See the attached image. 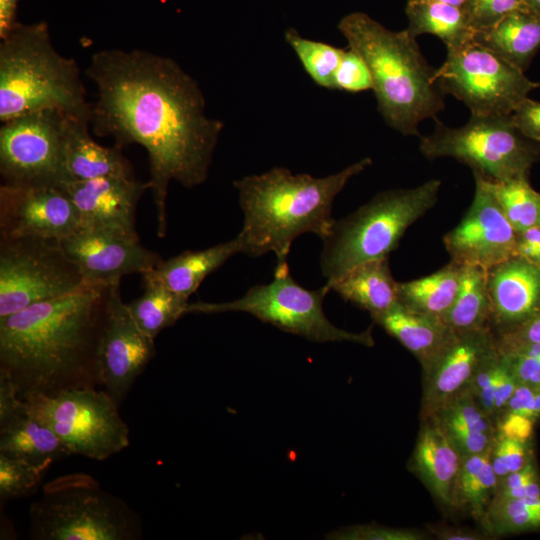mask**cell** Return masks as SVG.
<instances>
[{
  "label": "cell",
  "instance_id": "cell-1",
  "mask_svg": "<svg viewBox=\"0 0 540 540\" xmlns=\"http://www.w3.org/2000/svg\"><path fill=\"white\" fill-rule=\"evenodd\" d=\"M86 75L97 89L90 121L96 134L147 152L157 233L164 237L170 182L193 188L207 180L224 123L208 116L199 84L170 57L103 49L91 56Z\"/></svg>",
  "mask_w": 540,
  "mask_h": 540
},
{
  "label": "cell",
  "instance_id": "cell-2",
  "mask_svg": "<svg viewBox=\"0 0 540 540\" xmlns=\"http://www.w3.org/2000/svg\"><path fill=\"white\" fill-rule=\"evenodd\" d=\"M113 284L87 282L0 318V372L22 400L101 385L98 347Z\"/></svg>",
  "mask_w": 540,
  "mask_h": 540
},
{
  "label": "cell",
  "instance_id": "cell-3",
  "mask_svg": "<svg viewBox=\"0 0 540 540\" xmlns=\"http://www.w3.org/2000/svg\"><path fill=\"white\" fill-rule=\"evenodd\" d=\"M372 164L370 157L326 177L293 174L285 167L235 180L243 226L237 235L242 253L259 257L275 254L277 263L287 262L293 241L304 233L321 239L334 218L333 202L348 181Z\"/></svg>",
  "mask_w": 540,
  "mask_h": 540
},
{
  "label": "cell",
  "instance_id": "cell-4",
  "mask_svg": "<svg viewBox=\"0 0 540 540\" xmlns=\"http://www.w3.org/2000/svg\"><path fill=\"white\" fill-rule=\"evenodd\" d=\"M338 29L365 61L378 111L397 132L419 135V124L444 108V92L407 29L391 31L362 12L344 16Z\"/></svg>",
  "mask_w": 540,
  "mask_h": 540
},
{
  "label": "cell",
  "instance_id": "cell-5",
  "mask_svg": "<svg viewBox=\"0 0 540 540\" xmlns=\"http://www.w3.org/2000/svg\"><path fill=\"white\" fill-rule=\"evenodd\" d=\"M44 110L91 121L77 62L58 52L45 22H16L0 42V122Z\"/></svg>",
  "mask_w": 540,
  "mask_h": 540
},
{
  "label": "cell",
  "instance_id": "cell-6",
  "mask_svg": "<svg viewBox=\"0 0 540 540\" xmlns=\"http://www.w3.org/2000/svg\"><path fill=\"white\" fill-rule=\"evenodd\" d=\"M440 187V180L431 179L413 188L382 191L334 220L321 239L320 269L326 283L361 263L387 258L406 230L436 204Z\"/></svg>",
  "mask_w": 540,
  "mask_h": 540
},
{
  "label": "cell",
  "instance_id": "cell-7",
  "mask_svg": "<svg viewBox=\"0 0 540 540\" xmlns=\"http://www.w3.org/2000/svg\"><path fill=\"white\" fill-rule=\"evenodd\" d=\"M35 540H135L139 516L90 475L73 473L48 482L29 509Z\"/></svg>",
  "mask_w": 540,
  "mask_h": 540
},
{
  "label": "cell",
  "instance_id": "cell-8",
  "mask_svg": "<svg viewBox=\"0 0 540 540\" xmlns=\"http://www.w3.org/2000/svg\"><path fill=\"white\" fill-rule=\"evenodd\" d=\"M330 289L324 285L308 290L290 274L287 262L277 263L270 283L250 287L228 302L189 303L186 314L245 312L262 322L317 343L348 341L366 347L375 344L371 327L350 332L332 324L323 311V300Z\"/></svg>",
  "mask_w": 540,
  "mask_h": 540
},
{
  "label": "cell",
  "instance_id": "cell-9",
  "mask_svg": "<svg viewBox=\"0 0 540 540\" xmlns=\"http://www.w3.org/2000/svg\"><path fill=\"white\" fill-rule=\"evenodd\" d=\"M435 130L421 137L419 149L429 160L451 157L491 180L528 177L540 159V141L523 134L510 116L477 117L457 128L435 118Z\"/></svg>",
  "mask_w": 540,
  "mask_h": 540
},
{
  "label": "cell",
  "instance_id": "cell-10",
  "mask_svg": "<svg viewBox=\"0 0 540 540\" xmlns=\"http://www.w3.org/2000/svg\"><path fill=\"white\" fill-rule=\"evenodd\" d=\"M23 400L71 454L105 460L130 443L129 429L118 412V403L106 390L76 388Z\"/></svg>",
  "mask_w": 540,
  "mask_h": 540
},
{
  "label": "cell",
  "instance_id": "cell-11",
  "mask_svg": "<svg viewBox=\"0 0 540 540\" xmlns=\"http://www.w3.org/2000/svg\"><path fill=\"white\" fill-rule=\"evenodd\" d=\"M86 283L60 240L0 238V318Z\"/></svg>",
  "mask_w": 540,
  "mask_h": 540
},
{
  "label": "cell",
  "instance_id": "cell-12",
  "mask_svg": "<svg viewBox=\"0 0 540 540\" xmlns=\"http://www.w3.org/2000/svg\"><path fill=\"white\" fill-rule=\"evenodd\" d=\"M437 78L445 94L463 102L477 117L510 116L540 86L473 39L447 49Z\"/></svg>",
  "mask_w": 540,
  "mask_h": 540
},
{
  "label": "cell",
  "instance_id": "cell-13",
  "mask_svg": "<svg viewBox=\"0 0 540 540\" xmlns=\"http://www.w3.org/2000/svg\"><path fill=\"white\" fill-rule=\"evenodd\" d=\"M67 117L58 111L44 110L1 123L3 183L61 186L71 180L64 152Z\"/></svg>",
  "mask_w": 540,
  "mask_h": 540
},
{
  "label": "cell",
  "instance_id": "cell-14",
  "mask_svg": "<svg viewBox=\"0 0 540 540\" xmlns=\"http://www.w3.org/2000/svg\"><path fill=\"white\" fill-rule=\"evenodd\" d=\"M80 227V215L60 186L1 185L0 238L62 241Z\"/></svg>",
  "mask_w": 540,
  "mask_h": 540
},
{
  "label": "cell",
  "instance_id": "cell-15",
  "mask_svg": "<svg viewBox=\"0 0 540 540\" xmlns=\"http://www.w3.org/2000/svg\"><path fill=\"white\" fill-rule=\"evenodd\" d=\"M475 178L473 201L460 223L443 237L451 261L488 272L517 256V232L480 178Z\"/></svg>",
  "mask_w": 540,
  "mask_h": 540
},
{
  "label": "cell",
  "instance_id": "cell-16",
  "mask_svg": "<svg viewBox=\"0 0 540 540\" xmlns=\"http://www.w3.org/2000/svg\"><path fill=\"white\" fill-rule=\"evenodd\" d=\"M119 283L110 289L98 347L101 385L118 404L155 355L154 339L132 318L121 299Z\"/></svg>",
  "mask_w": 540,
  "mask_h": 540
},
{
  "label": "cell",
  "instance_id": "cell-17",
  "mask_svg": "<svg viewBox=\"0 0 540 540\" xmlns=\"http://www.w3.org/2000/svg\"><path fill=\"white\" fill-rule=\"evenodd\" d=\"M61 244L88 283L120 282L122 276L144 274L162 261L137 234L104 228L80 227Z\"/></svg>",
  "mask_w": 540,
  "mask_h": 540
},
{
  "label": "cell",
  "instance_id": "cell-18",
  "mask_svg": "<svg viewBox=\"0 0 540 540\" xmlns=\"http://www.w3.org/2000/svg\"><path fill=\"white\" fill-rule=\"evenodd\" d=\"M498 352L491 326L454 332L423 370L421 418L466 389L481 365Z\"/></svg>",
  "mask_w": 540,
  "mask_h": 540
},
{
  "label": "cell",
  "instance_id": "cell-19",
  "mask_svg": "<svg viewBox=\"0 0 540 540\" xmlns=\"http://www.w3.org/2000/svg\"><path fill=\"white\" fill-rule=\"evenodd\" d=\"M75 205L81 227L104 228L136 235L135 212L150 183L132 177L104 176L70 180L60 186Z\"/></svg>",
  "mask_w": 540,
  "mask_h": 540
},
{
  "label": "cell",
  "instance_id": "cell-20",
  "mask_svg": "<svg viewBox=\"0 0 540 540\" xmlns=\"http://www.w3.org/2000/svg\"><path fill=\"white\" fill-rule=\"evenodd\" d=\"M0 453L48 467L72 455L54 432L29 411L3 372H0Z\"/></svg>",
  "mask_w": 540,
  "mask_h": 540
},
{
  "label": "cell",
  "instance_id": "cell-21",
  "mask_svg": "<svg viewBox=\"0 0 540 540\" xmlns=\"http://www.w3.org/2000/svg\"><path fill=\"white\" fill-rule=\"evenodd\" d=\"M491 325L499 333L516 327L540 311V270L514 256L487 272Z\"/></svg>",
  "mask_w": 540,
  "mask_h": 540
},
{
  "label": "cell",
  "instance_id": "cell-22",
  "mask_svg": "<svg viewBox=\"0 0 540 540\" xmlns=\"http://www.w3.org/2000/svg\"><path fill=\"white\" fill-rule=\"evenodd\" d=\"M421 419V427L411 457V467L442 505L452 507L461 456L431 418Z\"/></svg>",
  "mask_w": 540,
  "mask_h": 540
},
{
  "label": "cell",
  "instance_id": "cell-23",
  "mask_svg": "<svg viewBox=\"0 0 540 540\" xmlns=\"http://www.w3.org/2000/svg\"><path fill=\"white\" fill-rule=\"evenodd\" d=\"M427 417L442 429L461 458L487 451L496 437L495 422L467 388L449 398Z\"/></svg>",
  "mask_w": 540,
  "mask_h": 540
},
{
  "label": "cell",
  "instance_id": "cell-24",
  "mask_svg": "<svg viewBox=\"0 0 540 540\" xmlns=\"http://www.w3.org/2000/svg\"><path fill=\"white\" fill-rule=\"evenodd\" d=\"M239 253H242V245L238 236L203 250H187L162 260L154 269L142 274L143 281L160 284L189 298L209 274Z\"/></svg>",
  "mask_w": 540,
  "mask_h": 540
},
{
  "label": "cell",
  "instance_id": "cell-25",
  "mask_svg": "<svg viewBox=\"0 0 540 540\" xmlns=\"http://www.w3.org/2000/svg\"><path fill=\"white\" fill-rule=\"evenodd\" d=\"M370 316L409 350L422 368L434 359L454 333L441 318L408 309L400 303Z\"/></svg>",
  "mask_w": 540,
  "mask_h": 540
},
{
  "label": "cell",
  "instance_id": "cell-26",
  "mask_svg": "<svg viewBox=\"0 0 540 540\" xmlns=\"http://www.w3.org/2000/svg\"><path fill=\"white\" fill-rule=\"evenodd\" d=\"M90 122L68 116L65 125V164L71 180L104 176L132 177V167L118 147H104L90 136Z\"/></svg>",
  "mask_w": 540,
  "mask_h": 540
},
{
  "label": "cell",
  "instance_id": "cell-27",
  "mask_svg": "<svg viewBox=\"0 0 540 540\" xmlns=\"http://www.w3.org/2000/svg\"><path fill=\"white\" fill-rule=\"evenodd\" d=\"M473 40L525 72L540 50V17L529 9L515 10L476 31Z\"/></svg>",
  "mask_w": 540,
  "mask_h": 540
},
{
  "label": "cell",
  "instance_id": "cell-28",
  "mask_svg": "<svg viewBox=\"0 0 540 540\" xmlns=\"http://www.w3.org/2000/svg\"><path fill=\"white\" fill-rule=\"evenodd\" d=\"M397 284L387 257L361 263L325 285L345 301L374 315L399 303Z\"/></svg>",
  "mask_w": 540,
  "mask_h": 540
},
{
  "label": "cell",
  "instance_id": "cell-29",
  "mask_svg": "<svg viewBox=\"0 0 540 540\" xmlns=\"http://www.w3.org/2000/svg\"><path fill=\"white\" fill-rule=\"evenodd\" d=\"M405 12L407 30L414 38L431 34L441 39L447 49L473 39L474 30L464 8L440 2L408 0Z\"/></svg>",
  "mask_w": 540,
  "mask_h": 540
},
{
  "label": "cell",
  "instance_id": "cell-30",
  "mask_svg": "<svg viewBox=\"0 0 540 540\" xmlns=\"http://www.w3.org/2000/svg\"><path fill=\"white\" fill-rule=\"evenodd\" d=\"M461 266L451 261L436 272L408 282H398V302L408 309L441 318L453 304Z\"/></svg>",
  "mask_w": 540,
  "mask_h": 540
},
{
  "label": "cell",
  "instance_id": "cell-31",
  "mask_svg": "<svg viewBox=\"0 0 540 540\" xmlns=\"http://www.w3.org/2000/svg\"><path fill=\"white\" fill-rule=\"evenodd\" d=\"M491 317L487 272L479 267L461 266L456 298L442 321L454 332H463L492 327Z\"/></svg>",
  "mask_w": 540,
  "mask_h": 540
},
{
  "label": "cell",
  "instance_id": "cell-32",
  "mask_svg": "<svg viewBox=\"0 0 540 540\" xmlns=\"http://www.w3.org/2000/svg\"><path fill=\"white\" fill-rule=\"evenodd\" d=\"M491 448L461 458L452 497V507L467 510L481 522L499 481L491 464Z\"/></svg>",
  "mask_w": 540,
  "mask_h": 540
},
{
  "label": "cell",
  "instance_id": "cell-33",
  "mask_svg": "<svg viewBox=\"0 0 540 540\" xmlns=\"http://www.w3.org/2000/svg\"><path fill=\"white\" fill-rule=\"evenodd\" d=\"M143 284V294L126 304L138 327L155 339L162 330L186 315L189 298L154 282L143 281Z\"/></svg>",
  "mask_w": 540,
  "mask_h": 540
},
{
  "label": "cell",
  "instance_id": "cell-34",
  "mask_svg": "<svg viewBox=\"0 0 540 540\" xmlns=\"http://www.w3.org/2000/svg\"><path fill=\"white\" fill-rule=\"evenodd\" d=\"M473 174L480 178L496 199L517 234L540 227V193L532 188L528 177L498 181Z\"/></svg>",
  "mask_w": 540,
  "mask_h": 540
},
{
  "label": "cell",
  "instance_id": "cell-35",
  "mask_svg": "<svg viewBox=\"0 0 540 540\" xmlns=\"http://www.w3.org/2000/svg\"><path fill=\"white\" fill-rule=\"evenodd\" d=\"M284 37L311 79L320 87L335 89V74L344 49L304 38L294 28L287 29Z\"/></svg>",
  "mask_w": 540,
  "mask_h": 540
},
{
  "label": "cell",
  "instance_id": "cell-36",
  "mask_svg": "<svg viewBox=\"0 0 540 540\" xmlns=\"http://www.w3.org/2000/svg\"><path fill=\"white\" fill-rule=\"evenodd\" d=\"M483 524L492 536L540 528V498L492 499Z\"/></svg>",
  "mask_w": 540,
  "mask_h": 540
},
{
  "label": "cell",
  "instance_id": "cell-37",
  "mask_svg": "<svg viewBox=\"0 0 540 540\" xmlns=\"http://www.w3.org/2000/svg\"><path fill=\"white\" fill-rule=\"evenodd\" d=\"M48 466L0 453V498L2 501L23 497L40 483Z\"/></svg>",
  "mask_w": 540,
  "mask_h": 540
},
{
  "label": "cell",
  "instance_id": "cell-38",
  "mask_svg": "<svg viewBox=\"0 0 540 540\" xmlns=\"http://www.w3.org/2000/svg\"><path fill=\"white\" fill-rule=\"evenodd\" d=\"M498 350L518 383L540 387V344H498Z\"/></svg>",
  "mask_w": 540,
  "mask_h": 540
},
{
  "label": "cell",
  "instance_id": "cell-39",
  "mask_svg": "<svg viewBox=\"0 0 540 540\" xmlns=\"http://www.w3.org/2000/svg\"><path fill=\"white\" fill-rule=\"evenodd\" d=\"M528 442L496 434L491 448V464L498 479L530 463Z\"/></svg>",
  "mask_w": 540,
  "mask_h": 540
},
{
  "label": "cell",
  "instance_id": "cell-40",
  "mask_svg": "<svg viewBox=\"0 0 540 540\" xmlns=\"http://www.w3.org/2000/svg\"><path fill=\"white\" fill-rule=\"evenodd\" d=\"M335 89L350 93L372 89L370 71L352 48L344 49L335 74Z\"/></svg>",
  "mask_w": 540,
  "mask_h": 540
},
{
  "label": "cell",
  "instance_id": "cell-41",
  "mask_svg": "<svg viewBox=\"0 0 540 540\" xmlns=\"http://www.w3.org/2000/svg\"><path fill=\"white\" fill-rule=\"evenodd\" d=\"M464 9L475 33L493 26L515 10L528 8L523 0H468Z\"/></svg>",
  "mask_w": 540,
  "mask_h": 540
},
{
  "label": "cell",
  "instance_id": "cell-42",
  "mask_svg": "<svg viewBox=\"0 0 540 540\" xmlns=\"http://www.w3.org/2000/svg\"><path fill=\"white\" fill-rule=\"evenodd\" d=\"M502 363L498 352L485 361L471 379L467 389L479 406L495 422L494 389Z\"/></svg>",
  "mask_w": 540,
  "mask_h": 540
},
{
  "label": "cell",
  "instance_id": "cell-43",
  "mask_svg": "<svg viewBox=\"0 0 540 540\" xmlns=\"http://www.w3.org/2000/svg\"><path fill=\"white\" fill-rule=\"evenodd\" d=\"M333 539L349 540H422L425 534L416 529L394 528L376 524L358 525L332 533Z\"/></svg>",
  "mask_w": 540,
  "mask_h": 540
},
{
  "label": "cell",
  "instance_id": "cell-44",
  "mask_svg": "<svg viewBox=\"0 0 540 540\" xmlns=\"http://www.w3.org/2000/svg\"><path fill=\"white\" fill-rule=\"evenodd\" d=\"M506 413L520 414L531 418L535 422L539 420L540 387H533L518 383L515 391L500 415Z\"/></svg>",
  "mask_w": 540,
  "mask_h": 540
},
{
  "label": "cell",
  "instance_id": "cell-45",
  "mask_svg": "<svg viewBox=\"0 0 540 540\" xmlns=\"http://www.w3.org/2000/svg\"><path fill=\"white\" fill-rule=\"evenodd\" d=\"M511 119L523 134L540 141V101L527 97L513 111Z\"/></svg>",
  "mask_w": 540,
  "mask_h": 540
},
{
  "label": "cell",
  "instance_id": "cell-46",
  "mask_svg": "<svg viewBox=\"0 0 540 540\" xmlns=\"http://www.w3.org/2000/svg\"><path fill=\"white\" fill-rule=\"evenodd\" d=\"M535 423L531 418L520 414H502L495 422L496 434L522 442H528L533 434Z\"/></svg>",
  "mask_w": 540,
  "mask_h": 540
},
{
  "label": "cell",
  "instance_id": "cell-47",
  "mask_svg": "<svg viewBox=\"0 0 540 540\" xmlns=\"http://www.w3.org/2000/svg\"><path fill=\"white\" fill-rule=\"evenodd\" d=\"M499 345L540 344V311L522 324L497 335Z\"/></svg>",
  "mask_w": 540,
  "mask_h": 540
},
{
  "label": "cell",
  "instance_id": "cell-48",
  "mask_svg": "<svg viewBox=\"0 0 540 540\" xmlns=\"http://www.w3.org/2000/svg\"><path fill=\"white\" fill-rule=\"evenodd\" d=\"M501 354V353H500ZM502 363L499 370L498 378L495 384L494 389V411H495V422L498 416L501 414L505 408L507 402L511 398L513 392L515 391L518 382L515 379L513 373L511 372L505 358L502 356Z\"/></svg>",
  "mask_w": 540,
  "mask_h": 540
},
{
  "label": "cell",
  "instance_id": "cell-49",
  "mask_svg": "<svg viewBox=\"0 0 540 540\" xmlns=\"http://www.w3.org/2000/svg\"><path fill=\"white\" fill-rule=\"evenodd\" d=\"M516 254L540 270V227L517 234Z\"/></svg>",
  "mask_w": 540,
  "mask_h": 540
},
{
  "label": "cell",
  "instance_id": "cell-50",
  "mask_svg": "<svg viewBox=\"0 0 540 540\" xmlns=\"http://www.w3.org/2000/svg\"><path fill=\"white\" fill-rule=\"evenodd\" d=\"M434 535L440 540H482L487 538L486 535L476 531L453 527L435 528Z\"/></svg>",
  "mask_w": 540,
  "mask_h": 540
},
{
  "label": "cell",
  "instance_id": "cell-51",
  "mask_svg": "<svg viewBox=\"0 0 540 540\" xmlns=\"http://www.w3.org/2000/svg\"><path fill=\"white\" fill-rule=\"evenodd\" d=\"M18 0H0V38L16 24Z\"/></svg>",
  "mask_w": 540,
  "mask_h": 540
},
{
  "label": "cell",
  "instance_id": "cell-52",
  "mask_svg": "<svg viewBox=\"0 0 540 540\" xmlns=\"http://www.w3.org/2000/svg\"><path fill=\"white\" fill-rule=\"evenodd\" d=\"M527 8L540 17V0H523Z\"/></svg>",
  "mask_w": 540,
  "mask_h": 540
},
{
  "label": "cell",
  "instance_id": "cell-53",
  "mask_svg": "<svg viewBox=\"0 0 540 540\" xmlns=\"http://www.w3.org/2000/svg\"><path fill=\"white\" fill-rule=\"evenodd\" d=\"M416 1H430V2H440L445 4H450L453 6L464 8L468 0H416Z\"/></svg>",
  "mask_w": 540,
  "mask_h": 540
},
{
  "label": "cell",
  "instance_id": "cell-54",
  "mask_svg": "<svg viewBox=\"0 0 540 540\" xmlns=\"http://www.w3.org/2000/svg\"><path fill=\"white\" fill-rule=\"evenodd\" d=\"M540 87V86H539Z\"/></svg>",
  "mask_w": 540,
  "mask_h": 540
}]
</instances>
